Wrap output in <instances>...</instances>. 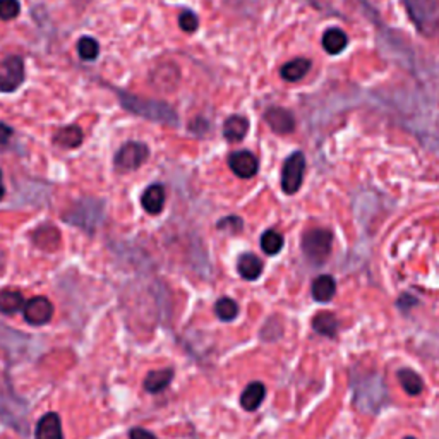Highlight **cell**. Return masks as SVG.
I'll use <instances>...</instances> for the list:
<instances>
[{
	"instance_id": "6da1fadb",
	"label": "cell",
	"mask_w": 439,
	"mask_h": 439,
	"mask_svg": "<svg viewBox=\"0 0 439 439\" xmlns=\"http://www.w3.org/2000/svg\"><path fill=\"white\" fill-rule=\"evenodd\" d=\"M350 388L355 409L364 413H377L390 402L383 376L377 373L354 369L350 373Z\"/></svg>"
},
{
	"instance_id": "7a4b0ae2",
	"label": "cell",
	"mask_w": 439,
	"mask_h": 439,
	"mask_svg": "<svg viewBox=\"0 0 439 439\" xmlns=\"http://www.w3.org/2000/svg\"><path fill=\"white\" fill-rule=\"evenodd\" d=\"M115 93H117L118 100H120V105L127 111H131V114L139 115V117L147 118L151 122H158V124L172 125V127L179 125L177 111L172 109L170 105H167V103L141 98V96L131 95V93L122 91V89H115Z\"/></svg>"
},
{
	"instance_id": "3957f363",
	"label": "cell",
	"mask_w": 439,
	"mask_h": 439,
	"mask_svg": "<svg viewBox=\"0 0 439 439\" xmlns=\"http://www.w3.org/2000/svg\"><path fill=\"white\" fill-rule=\"evenodd\" d=\"M105 215V203L96 197H84L67 211L64 222L71 223L75 229L86 233H95Z\"/></svg>"
},
{
	"instance_id": "277c9868",
	"label": "cell",
	"mask_w": 439,
	"mask_h": 439,
	"mask_svg": "<svg viewBox=\"0 0 439 439\" xmlns=\"http://www.w3.org/2000/svg\"><path fill=\"white\" fill-rule=\"evenodd\" d=\"M417 31L427 38L439 33V0H403Z\"/></svg>"
},
{
	"instance_id": "5b68a950",
	"label": "cell",
	"mask_w": 439,
	"mask_h": 439,
	"mask_svg": "<svg viewBox=\"0 0 439 439\" xmlns=\"http://www.w3.org/2000/svg\"><path fill=\"white\" fill-rule=\"evenodd\" d=\"M0 419L19 434H28V403L7 384H0Z\"/></svg>"
},
{
	"instance_id": "8992f818",
	"label": "cell",
	"mask_w": 439,
	"mask_h": 439,
	"mask_svg": "<svg viewBox=\"0 0 439 439\" xmlns=\"http://www.w3.org/2000/svg\"><path fill=\"white\" fill-rule=\"evenodd\" d=\"M333 233L326 229H312L302 235V253L312 265L319 266L326 261L331 253Z\"/></svg>"
},
{
	"instance_id": "52a82bcc",
	"label": "cell",
	"mask_w": 439,
	"mask_h": 439,
	"mask_svg": "<svg viewBox=\"0 0 439 439\" xmlns=\"http://www.w3.org/2000/svg\"><path fill=\"white\" fill-rule=\"evenodd\" d=\"M31 337L0 323V354L7 359H21L30 354Z\"/></svg>"
},
{
	"instance_id": "ba28073f",
	"label": "cell",
	"mask_w": 439,
	"mask_h": 439,
	"mask_svg": "<svg viewBox=\"0 0 439 439\" xmlns=\"http://www.w3.org/2000/svg\"><path fill=\"white\" fill-rule=\"evenodd\" d=\"M150 156V150L145 143L129 141L117 151L114 160V167L118 172H132L141 167Z\"/></svg>"
},
{
	"instance_id": "9c48e42d",
	"label": "cell",
	"mask_w": 439,
	"mask_h": 439,
	"mask_svg": "<svg viewBox=\"0 0 439 439\" xmlns=\"http://www.w3.org/2000/svg\"><path fill=\"white\" fill-rule=\"evenodd\" d=\"M305 172V158L304 153L297 151V153L290 154L283 163L282 170V189L285 194H295L301 189L302 181H304Z\"/></svg>"
},
{
	"instance_id": "30bf717a",
	"label": "cell",
	"mask_w": 439,
	"mask_h": 439,
	"mask_svg": "<svg viewBox=\"0 0 439 439\" xmlns=\"http://www.w3.org/2000/svg\"><path fill=\"white\" fill-rule=\"evenodd\" d=\"M24 82V62L21 57L9 55L0 62V91L12 93Z\"/></svg>"
},
{
	"instance_id": "8fae6325",
	"label": "cell",
	"mask_w": 439,
	"mask_h": 439,
	"mask_svg": "<svg viewBox=\"0 0 439 439\" xmlns=\"http://www.w3.org/2000/svg\"><path fill=\"white\" fill-rule=\"evenodd\" d=\"M24 319L31 326H43L52 319L53 304L46 297H33L24 302Z\"/></svg>"
},
{
	"instance_id": "7c38bea8",
	"label": "cell",
	"mask_w": 439,
	"mask_h": 439,
	"mask_svg": "<svg viewBox=\"0 0 439 439\" xmlns=\"http://www.w3.org/2000/svg\"><path fill=\"white\" fill-rule=\"evenodd\" d=\"M229 165L232 168L233 174L240 179H251L258 174V158L254 156V153L251 151L242 150V151H235V153L230 154L229 158Z\"/></svg>"
},
{
	"instance_id": "4fadbf2b",
	"label": "cell",
	"mask_w": 439,
	"mask_h": 439,
	"mask_svg": "<svg viewBox=\"0 0 439 439\" xmlns=\"http://www.w3.org/2000/svg\"><path fill=\"white\" fill-rule=\"evenodd\" d=\"M265 120L276 134H290L295 129V118L287 109L282 107H271L265 114Z\"/></svg>"
},
{
	"instance_id": "5bb4252c",
	"label": "cell",
	"mask_w": 439,
	"mask_h": 439,
	"mask_svg": "<svg viewBox=\"0 0 439 439\" xmlns=\"http://www.w3.org/2000/svg\"><path fill=\"white\" fill-rule=\"evenodd\" d=\"M35 439H64L62 422L55 412H48L38 420Z\"/></svg>"
},
{
	"instance_id": "9a60e30c",
	"label": "cell",
	"mask_w": 439,
	"mask_h": 439,
	"mask_svg": "<svg viewBox=\"0 0 439 439\" xmlns=\"http://www.w3.org/2000/svg\"><path fill=\"white\" fill-rule=\"evenodd\" d=\"M141 204L150 215L161 213V210H163V206H165L163 186H160V183H153V186L147 187L145 192H143Z\"/></svg>"
},
{
	"instance_id": "2e32d148",
	"label": "cell",
	"mask_w": 439,
	"mask_h": 439,
	"mask_svg": "<svg viewBox=\"0 0 439 439\" xmlns=\"http://www.w3.org/2000/svg\"><path fill=\"white\" fill-rule=\"evenodd\" d=\"M247 131H249V120L246 117H242V115H232L223 124V136L230 143L242 141L247 136Z\"/></svg>"
},
{
	"instance_id": "e0dca14e",
	"label": "cell",
	"mask_w": 439,
	"mask_h": 439,
	"mask_svg": "<svg viewBox=\"0 0 439 439\" xmlns=\"http://www.w3.org/2000/svg\"><path fill=\"white\" fill-rule=\"evenodd\" d=\"M266 397V388L261 381H254V383H249V386L244 390L242 397H240V405H242L244 410L247 412H254V410L259 409L262 400Z\"/></svg>"
},
{
	"instance_id": "ac0fdd59",
	"label": "cell",
	"mask_w": 439,
	"mask_h": 439,
	"mask_svg": "<svg viewBox=\"0 0 439 439\" xmlns=\"http://www.w3.org/2000/svg\"><path fill=\"white\" fill-rule=\"evenodd\" d=\"M82 139H84V134H82V131L78 125H67V127H62L53 136V143L60 147H66V150L79 147L82 145Z\"/></svg>"
},
{
	"instance_id": "d6986e66",
	"label": "cell",
	"mask_w": 439,
	"mask_h": 439,
	"mask_svg": "<svg viewBox=\"0 0 439 439\" xmlns=\"http://www.w3.org/2000/svg\"><path fill=\"white\" fill-rule=\"evenodd\" d=\"M174 379V370L172 369H160V370H151L145 377V390L150 393H160L163 391L168 384Z\"/></svg>"
},
{
	"instance_id": "ffe728a7",
	"label": "cell",
	"mask_w": 439,
	"mask_h": 439,
	"mask_svg": "<svg viewBox=\"0 0 439 439\" xmlns=\"http://www.w3.org/2000/svg\"><path fill=\"white\" fill-rule=\"evenodd\" d=\"M348 45V37L345 35V31L338 30V28H330L323 35V48L331 55H337L341 53Z\"/></svg>"
},
{
	"instance_id": "44dd1931",
	"label": "cell",
	"mask_w": 439,
	"mask_h": 439,
	"mask_svg": "<svg viewBox=\"0 0 439 439\" xmlns=\"http://www.w3.org/2000/svg\"><path fill=\"white\" fill-rule=\"evenodd\" d=\"M337 294V282L333 276L321 275L312 282V297L318 302H328Z\"/></svg>"
},
{
	"instance_id": "7402d4cb",
	"label": "cell",
	"mask_w": 439,
	"mask_h": 439,
	"mask_svg": "<svg viewBox=\"0 0 439 439\" xmlns=\"http://www.w3.org/2000/svg\"><path fill=\"white\" fill-rule=\"evenodd\" d=\"M311 71V60L307 59H294L290 62H287L285 66L280 69V75H282L285 81L295 82L301 81L302 78H305V74Z\"/></svg>"
},
{
	"instance_id": "603a6c76",
	"label": "cell",
	"mask_w": 439,
	"mask_h": 439,
	"mask_svg": "<svg viewBox=\"0 0 439 439\" xmlns=\"http://www.w3.org/2000/svg\"><path fill=\"white\" fill-rule=\"evenodd\" d=\"M237 268H239L240 276H242L244 280H256L262 273V262L261 259L254 256V254L246 253L239 258Z\"/></svg>"
},
{
	"instance_id": "cb8c5ba5",
	"label": "cell",
	"mask_w": 439,
	"mask_h": 439,
	"mask_svg": "<svg viewBox=\"0 0 439 439\" xmlns=\"http://www.w3.org/2000/svg\"><path fill=\"white\" fill-rule=\"evenodd\" d=\"M398 381H400L402 388L410 395V397H417V395L422 393L424 390L422 377H420L417 373H413L412 369L398 370Z\"/></svg>"
},
{
	"instance_id": "d4e9b609",
	"label": "cell",
	"mask_w": 439,
	"mask_h": 439,
	"mask_svg": "<svg viewBox=\"0 0 439 439\" xmlns=\"http://www.w3.org/2000/svg\"><path fill=\"white\" fill-rule=\"evenodd\" d=\"M312 328L323 337H334L338 331V319L331 312H319L312 319Z\"/></svg>"
},
{
	"instance_id": "484cf974",
	"label": "cell",
	"mask_w": 439,
	"mask_h": 439,
	"mask_svg": "<svg viewBox=\"0 0 439 439\" xmlns=\"http://www.w3.org/2000/svg\"><path fill=\"white\" fill-rule=\"evenodd\" d=\"M158 74L153 75L154 84L160 86V88H165L167 91L175 88V84L179 82V71L177 67L172 66V64H165V66L158 67L156 71Z\"/></svg>"
},
{
	"instance_id": "4316f807",
	"label": "cell",
	"mask_w": 439,
	"mask_h": 439,
	"mask_svg": "<svg viewBox=\"0 0 439 439\" xmlns=\"http://www.w3.org/2000/svg\"><path fill=\"white\" fill-rule=\"evenodd\" d=\"M24 307L23 295L16 290H2L0 292V312L2 314H14Z\"/></svg>"
},
{
	"instance_id": "83f0119b",
	"label": "cell",
	"mask_w": 439,
	"mask_h": 439,
	"mask_svg": "<svg viewBox=\"0 0 439 439\" xmlns=\"http://www.w3.org/2000/svg\"><path fill=\"white\" fill-rule=\"evenodd\" d=\"M59 230H55L50 225L42 226V229L35 232V244L42 247V249H55L59 246Z\"/></svg>"
},
{
	"instance_id": "f1b7e54d",
	"label": "cell",
	"mask_w": 439,
	"mask_h": 439,
	"mask_svg": "<svg viewBox=\"0 0 439 439\" xmlns=\"http://www.w3.org/2000/svg\"><path fill=\"white\" fill-rule=\"evenodd\" d=\"M215 314L222 321H233L239 316V305H237V302L233 298L222 297L215 304Z\"/></svg>"
},
{
	"instance_id": "f546056e",
	"label": "cell",
	"mask_w": 439,
	"mask_h": 439,
	"mask_svg": "<svg viewBox=\"0 0 439 439\" xmlns=\"http://www.w3.org/2000/svg\"><path fill=\"white\" fill-rule=\"evenodd\" d=\"M283 247V237L280 235L276 230H268V232L262 233L261 237V249L265 251L268 256H275L282 251Z\"/></svg>"
},
{
	"instance_id": "4dcf8cb0",
	"label": "cell",
	"mask_w": 439,
	"mask_h": 439,
	"mask_svg": "<svg viewBox=\"0 0 439 439\" xmlns=\"http://www.w3.org/2000/svg\"><path fill=\"white\" fill-rule=\"evenodd\" d=\"M78 53L82 60L91 62V60H95L100 53L98 42L91 37H82L78 42Z\"/></svg>"
},
{
	"instance_id": "1f68e13d",
	"label": "cell",
	"mask_w": 439,
	"mask_h": 439,
	"mask_svg": "<svg viewBox=\"0 0 439 439\" xmlns=\"http://www.w3.org/2000/svg\"><path fill=\"white\" fill-rule=\"evenodd\" d=\"M21 3L19 0H0V19L10 21L19 16Z\"/></svg>"
},
{
	"instance_id": "d6a6232c",
	"label": "cell",
	"mask_w": 439,
	"mask_h": 439,
	"mask_svg": "<svg viewBox=\"0 0 439 439\" xmlns=\"http://www.w3.org/2000/svg\"><path fill=\"white\" fill-rule=\"evenodd\" d=\"M179 26L186 33H194L197 30V26H199V19H197V16L192 10H182L181 16H179Z\"/></svg>"
},
{
	"instance_id": "836d02e7",
	"label": "cell",
	"mask_w": 439,
	"mask_h": 439,
	"mask_svg": "<svg viewBox=\"0 0 439 439\" xmlns=\"http://www.w3.org/2000/svg\"><path fill=\"white\" fill-rule=\"evenodd\" d=\"M14 131L12 127H9L7 124H3V122H0V151L7 150L10 145V138H12Z\"/></svg>"
},
{
	"instance_id": "e575fe53",
	"label": "cell",
	"mask_w": 439,
	"mask_h": 439,
	"mask_svg": "<svg viewBox=\"0 0 439 439\" xmlns=\"http://www.w3.org/2000/svg\"><path fill=\"white\" fill-rule=\"evenodd\" d=\"M129 438L131 439H156L154 434H151L150 431H146V429H141V427H136V429H132L131 434H129Z\"/></svg>"
},
{
	"instance_id": "d590c367",
	"label": "cell",
	"mask_w": 439,
	"mask_h": 439,
	"mask_svg": "<svg viewBox=\"0 0 439 439\" xmlns=\"http://www.w3.org/2000/svg\"><path fill=\"white\" fill-rule=\"evenodd\" d=\"M3 196H6V189H3V183H2V170H0V201H2Z\"/></svg>"
},
{
	"instance_id": "8d00e7d4",
	"label": "cell",
	"mask_w": 439,
	"mask_h": 439,
	"mask_svg": "<svg viewBox=\"0 0 439 439\" xmlns=\"http://www.w3.org/2000/svg\"><path fill=\"white\" fill-rule=\"evenodd\" d=\"M405 439H415V438H405Z\"/></svg>"
}]
</instances>
